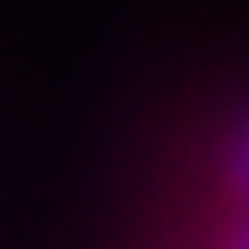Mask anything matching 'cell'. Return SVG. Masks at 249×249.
I'll use <instances>...</instances> for the list:
<instances>
[{"mask_svg": "<svg viewBox=\"0 0 249 249\" xmlns=\"http://www.w3.org/2000/svg\"><path fill=\"white\" fill-rule=\"evenodd\" d=\"M224 168H229L234 194L249 203V112H244V122L234 127V138H229V158H224Z\"/></svg>", "mask_w": 249, "mask_h": 249, "instance_id": "obj_1", "label": "cell"}, {"mask_svg": "<svg viewBox=\"0 0 249 249\" xmlns=\"http://www.w3.org/2000/svg\"><path fill=\"white\" fill-rule=\"evenodd\" d=\"M224 249H249V219L234 224V234H229V244H224Z\"/></svg>", "mask_w": 249, "mask_h": 249, "instance_id": "obj_2", "label": "cell"}]
</instances>
